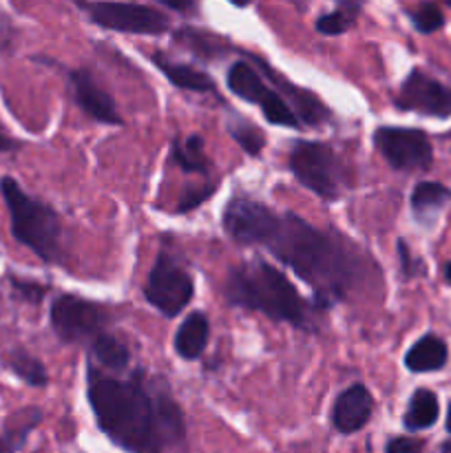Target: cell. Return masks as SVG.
I'll return each mask as SVG.
<instances>
[{
  "instance_id": "obj_2",
  "label": "cell",
  "mask_w": 451,
  "mask_h": 453,
  "mask_svg": "<svg viewBox=\"0 0 451 453\" xmlns=\"http://www.w3.org/2000/svg\"><path fill=\"white\" fill-rule=\"evenodd\" d=\"M133 372L128 379L87 363V398L100 432L128 453H164L186 441V418L168 388Z\"/></svg>"
},
{
  "instance_id": "obj_24",
  "label": "cell",
  "mask_w": 451,
  "mask_h": 453,
  "mask_svg": "<svg viewBox=\"0 0 451 453\" xmlns=\"http://www.w3.org/2000/svg\"><path fill=\"white\" fill-rule=\"evenodd\" d=\"M40 418H42V414H40V410H35V407H27L25 410V420H22L20 425H7V438H4V447H7L9 451L18 449V447L25 442L27 434L31 432V429L35 427V425L40 423Z\"/></svg>"
},
{
  "instance_id": "obj_23",
  "label": "cell",
  "mask_w": 451,
  "mask_h": 453,
  "mask_svg": "<svg viewBox=\"0 0 451 453\" xmlns=\"http://www.w3.org/2000/svg\"><path fill=\"white\" fill-rule=\"evenodd\" d=\"M228 133L248 155H252V157H256V155L265 149V133L259 131V128L252 122H248V119L228 122Z\"/></svg>"
},
{
  "instance_id": "obj_11",
  "label": "cell",
  "mask_w": 451,
  "mask_h": 453,
  "mask_svg": "<svg viewBox=\"0 0 451 453\" xmlns=\"http://www.w3.org/2000/svg\"><path fill=\"white\" fill-rule=\"evenodd\" d=\"M394 104L401 111L429 115V118H449L451 115V88L433 80L423 69H411L402 80Z\"/></svg>"
},
{
  "instance_id": "obj_12",
  "label": "cell",
  "mask_w": 451,
  "mask_h": 453,
  "mask_svg": "<svg viewBox=\"0 0 451 453\" xmlns=\"http://www.w3.org/2000/svg\"><path fill=\"white\" fill-rule=\"evenodd\" d=\"M71 88H73L75 104L84 111L91 119L109 127H122L124 119L118 113L115 100L93 80L88 69H73L69 73Z\"/></svg>"
},
{
  "instance_id": "obj_34",
  "label": "cell",
  "mask_w": 451,
  "mask_h": 453,
  "mask_svg": "<svg viewBox=\"0 0 451 453\" xmlns=\"http://www.w3.org/2000/svg\"><path fill=\"white\" fill-rule=\"evenodd\" d=\"M447 432L451 434V405H449V414H447Z\"/></svg>"
},
{
  "instance_id": "obj_25",
  "label": "cell",
  "mask_w": 451,
  "mask_h": 453,
  "mask_svg": "<svg viewBox=\"0 0 451 453\" xmlns=\"http://www.w3.org/2000/svg\"><path fill=\"white\" fill-rule=\"evenodd\" d=\"M411 22H414L416 31L429 35L433 31L442 29L445 27V16H442L440 7L438 4H420L414 13H411Z\"/></svg>"
},
{
  "instance_id": "obj_7",
  "label": "cell",
  "mask_w": 451,
  "mask_h": 453,
  "mask_svg": "<svg viewBox=\"0 0 451 453\" xmlns=\"http://www.w3.org/2000/svg\"><path fill=\"white\" fill-rule=\"evenodd\" d=\"M144 296L157 312L175 319L188 308L195 296V281L168 252H159L144 286Z\"/></svg>"
},
{
  "instance_id": "obj_9",
  "label": "cell",
  "mask_w": 451,
  "mask_h": 453,
  "mask_svg": "<svg viewBox=\"0 0 451 453\" xmlns=\"http://www.w3.org/2000/svg\"><path fill=\"white\" fill-rule=\"evenodd\" d=\"M51 327L62 343H84L104 332L109 314L96 301L78 295H60L49 310Z\"/></svg>"
},
{
  "instance_id": "obj_31",
  "label": "cell",
  "mask_w": 451,
  "mask_h": 453,
  "mask_svg": "<svg viewBox=\"0 0 451 453\" xmlns=\"http://www.w3.org/2000/svg\"><path fill=\"white\" fill-rule=\"evenodd\" d=\"M18 142L13 137H9L7 133L0 131V153H9V150H16Z\"/></svg>"
},
{
  "instance_id": "obj_36",
  "label": "cell",
  "mask_w": 451,
  "mask_h": 453,
  "mask_svg": "<svg viewBox=\"0 0 451 453\" xmlns=\"http://www.w3.org/2000/svg\"><path fill=\"white\" fill-rule=\"evenodd\" d=\"M449 7H451V0H449Z\"/></svg>"
},
{
  "instance_id": "obj_13",
  "label": "cell",
  "mask_w": 451,
  "mask_h": 453,
  "mask_svg": "<svg viewBox=\"0 0 451 453\" xmlns=\"http://www.w3.org/2000/svg\"><path fill=\"white\" fill-rule=\"evenodd\" d=\"M374 396L367 385H349L336 396L334 407H332V425L336 432L345 434V436L361 432L374 416Z\"/></svg>"
},
{
  "instance_id": "obj_3",
  "label": "cell",
  "mask_w": 451,
  "mask_h": 453,
  "mask_svg": "<svg viewBox=\"0 0 451 453\" xmlns=\"http://www.w3.org/2000/svg\"><path fill=\"white\" fill-rule=\"evenodd\" d=\"M224 296L230 305L261 312L303 332L317 330L318 308L303 299L294 283L264 259L243 261L226 277Z\"/></svg>"
},
{
  "instance_id": "obj_29",
  "label": "cell",
  "mask_w": 451,
  "mask_h": 453,
  "mask_svg": "<svg viewBox=\"0 0 451 453\" xmlns=\"http://www.w3.org/2000/svg\"><path fill=\"white\" fill-rule=\"evenodd\" d=\"M424 442L418 438L409 436H396L387 442V453H423Z\"/></svg>"
},
{
  "instance_id": "obj_18",
  "label": "cell",
  "mask_w": 451,
  "mask_h": 453,
  "mask_svg": "<svg viewBox=\"0 0 451 453\" xmlns=\"http://www.w3.org/2000/svg\"><path fill=\"white\" fill-rule=\"evenodd\" d=\"M171 159L181 168L184 173H197V175H208L210 171V159H208L206 149H203L202 135H188V137H175L171 142Z\"/></svg>"
},
{
  "instance_id": "obj_30",
  "label": "cell",
  "mask_w": 451,
  "mask_h": 453,
  "mask_svg": "<svg viewBox=\"0 0 451 453\" xmlns=\"http://www.w3.org/2000/svg\"><path fill=\"white\" fill-rule=\"evenodd\" d=\"M159 4L166 9H172V12H190V9H197V4L186 0V3H180V0H159Z\"/></svg>"
},
{
  "instance_id": "obj_21",
  "label": "cell",
  "mask_w": 451,
  "mask_h": 453,
  "mask_svg": "<svg viewBox=\"0 0 451 453\" xmlns=\"http://www.w3.org/2000/svg\"><path fill=\"white\" fill-rule=\"evenodd\" d=\"M4 365L29 388H47L49 385V372L40 358L29 354L22 348H13L11 352L4 357Z\"/></svg>"
},
{
  "instance_id": "obj_16",
  "label": "cell",
  "mask_w": 451,
  "mask_h": 453,
  "mask_svg": "<svg viewBox=\"0 0 451 453\" xmlns=\"http://www.w3.org/2000/svg\"><path fill=\"white\" fill-rule=\"evenodd\" d=\"M447 343L436 334H424L405 354V367L414 374L438 372L447 365Z\"/></svg>"
},
{
  "instance_id": "obj_32",
  "label": "cell",
  "mask_w": 451,
  "mask_h": 453,
  "mask_svg": "<svg viewBox=\"0 0 451 453\" xmlns=\"http://www.w3.org/2000/svg\"><path fill=\"white\" fill-rule=\"evenodd\" d=\"M440 453H451V441H447L445 445H442V449H440Z\"/></svg>"
},
{
  "instance_id": "obj_6",
  "label": "cell",
  "mask_w": 451,
  "mask_h": 453,
  "mask_svg": "<svg viewBox=\"0 0 451 453\" xmlns=\"http://www.w3.org/2000/svg\"><path fill=\"white\" fill-rule=\"evenodd\" d=\"M226 84H228L230 93L237 97H241L243 102H250L256 104L264 113V118L268 119L274 127H286V128H301L299 115L294 113L290 102L277 93L274 88H270L265 84V80L261 78L259 71L252 65H248L246 60H237L230 65L228 73H226Z\"/></svg>"
},
{
  "instance_id": "obj_20",
  "label": "cell",
  "mask_w": 451,
  "mask_h": 453,
  "mask_svg": "<svg viewBox=\"0 0 451 453\" xmlns=\"http://www.w3.org/2000/svg\"><path fill=\"white\" fill-rule=\"evenodd\" d=\"M440 407H438V396L427 388H418L411 394L409 407H407L405 416H402V425L409 432H420V429H429L436 425Z\"/></svg>"
},
{
  "instance_id": "obj_22",
  "label": "cell",
  "mask_w": 451,
  "mask_h": 453,
  "mask_svg": "<svg viewBox=\"0 0 451 453\" xmlns=\"http://www.w3.org/2000/svg\"><path fill=\"white\" fill-rule=\"evenodd\" d=\"M363 4L361 3H340L339 7L332 9V12L321 13L317 18V31L323 35H340L354 27L356 18L361 16Z\"/></svg>"
},
{
  "instance_id": "obj_33",
  "label": "cell",
  "mask_w": 451,
  "mask_h": 453,
  "mask_svg": "<svg viewBox=\"0 0 451 453\" xmlns=\"http://www.w3.org/2000/svg\"><path fill=\"white\" fill-rule=\"evenodd\" d=\"M445 279L451 283V264H447V268H445Z\"/></svg>"
},
{
  "instance_id": "obj_10",
  "label": "cell",
  "mask_w": 451,
  "mask_h": 453,
  "mask_svg": "<svg viewBox=\"0 0 451 453\" xmlns=\"http://www.w3.org/2000/svg\"><path fill=\"white\" fill-rule=\"evenodd\" d=\"M374 146L394 171H427L433 162L432 142L418 128L378 127L374 131Z\"/></svg>"
},
{
  "instance_id": "obj_17",
  "label": "cell",
  "mask_w": 451,
  "mask_h": 453,
  "mask_svg": "<svg viewBox=\"0 0 451 453\" xmlns=\"http://www.w3.org/2000/svg\"><path fill=\"white\" fill-rule=\"evenodd\" d=\"M451 202V190L438 181H420L411 190V211L416 219L432 221Z\"/></svg>"
},
{
  "instance_id": "obj_14",
  "label": "cell",
  "mask_w": 451,
  "mask_h": 453,
  "mask_svg": "<svg viewBox=\"0 0 451 453\" xmlns=\"http://www.w3.org/2000/svg\"><path fill=\"white\" fill-rule=\"evenodd\" d=\"M210 339V321L203 312H190L177 327L172 348L181 361H197L206 352Z\"/></svg>"
},
{
  "instance_id": "obj_27",
  "label": "cell",
  "mask_w": 451,
  "mask_h": 453,
  "mask_svg": "<svg viewBox=\"0 0 451 453\" xmlns=\"http://www.w3.org/2000/svg\"><path fill=\"white\" fill-rule=\"evenodd\" d=\"M217 190V184H203V186H197V188H186L184 195H181L180 203H177V212L180 215H184V212H190L195 211V208L202 206L203 202H208V199L215 195Z\"/></svg>"
},
{
  "instance_id": "obj_5",
  "label": "cell",
  "mask_w": 451,
  "mask_h": 453,
  "mask_svg": "<svg viewBox=\"0 0 451 453\" xmlns=\"http://www.w3.org/2000/svg\"><path fill=\"white\" fill-rule=\"evenodd\" d=\"M287 166L296 181L317 197L339 202L343 195V166L339 155L325 142H294L287 155Z\"/></svg>"
},
{
  "instance_id": "obj_8",
  "label": "cell",
  "mask_w": 451,
  "mask_h": 453,
  "mask_svg": "<svg viewBox=\"0 0 451 453\" xmlns=\"http://www.w3.org/2000/svg\"><path fill=\"white\" fill-rule=\"evenodd\" d=\"M93 25L135 35H162L171 29V18L157 7L137 3H75Z\"/></svg>"
},
{
  "instance_id": "obj_4",
  "label": "cell",
  "mask_w": 451,
  "mask_h": 453,
  "mask_svg": "<svg viewBox=\"0 0 451 453\" xmlns=\"http://www.w3.org/2000/svg\"><path fill=\"white\" fill-rule=\"evenodd\" d=\"M0 195L11 219V234L44 264H62V221L49 203L31 197L13 177L0 180Z\"/></svg>"
},
{
  "instance_id": "obj_1",
  "label": "cell",
  "mask_w": 451,
  "mask_h": 453,
  "mask_svg": "<svg viewBox=\"0 0 451 453\" xmlns=\"http://www.w3.org/2000/svg\"><path fill=\"white\" fill-rule=\"evenodd\" d=\"M226 234L239 246H261L314 290L318 312L345 301L363 281L365 265L352 243L318 230L294 212H274L265 203L234 195L221 217Z\"/></svg>"
},
{
  "instance_id": "obj_19",
  "label": "cell",
  "mask_w": 451,
  "mask_h": 453,
  "mask_svg": "<svg viewBox=\"0 0 451 453\" xmlns=\"http://www.w3.org/2000/svg\"><path fill=\"white\" fill-rule=\"evenodd\" d=\"M91 357L100 363V370L106 372H126L131 365V349L118 336L102 332L91 341Z\"/></svg>"
},
{
  "instance_id": "obj_28",
  "label": "cell",
  "mask_w": 451,
  "mask_h": 453,
  "mask_svg": "<svg viewBox=\"0 0 451 453\" xmlns=\"http://www.w3.org/2000/svg\"><path fill=\"white\" fill-rule=\"evenodd\" d=\"M398 257H401V270H402V277L405 279H414V277H418V274L424 273L423 261L411 257L409 246H407V242H402V239H398Z\"/></svg>"
},
{
  "instance_id": "obj_35",
  "label": "cell",
  "mask_w": 451,
  "mask_h": 453,
  "mask_svg": "<svg viewBox=\"0 0 451 453\" xmlns=\"http://www.w3.org/2000/svg\"><path fill=\"white\" fill-rule=\"evenodd\" d=\"M0 453H9V449H7V447H4L3 441H0Z\"/></svg>"
},
{
  "instance_id": "obj_26",
  "label": "cell",
  "mask_w": 451,
  "mask_h": 453,
  "mask_svg": "<svg viewBox=\"0 0 451 453\" xmlns=\"http://www.w3.org/2000/svg\"><path fill=\"white\" fill-rule=\"evenodd\" d=\"M9 286H11L13 295L18 296L25 303H42L44 295H47V286L38 281H29V279H18V277H9Z\"/></svg>"
},
{
  "instance_id": "obj_15",
  "label": "cell",
  "mask_w": 451,
  "mask_h": 453,
  "mask_svg": "<svg viewBox=\"0 0 451 453\" xmlns=\"http://www.w3.org/2000/svg\"><path fill=\"white\" fill-rule=\"evenodd\" d=\"M150 60H153V65L162 71L164 78H166L168 82L184 88V91H193V93L215 91V80H212L208 73H203V71H199L197 66L184 65V62H172L168 60V58H164L162 53H153Z\"/></svg>"
}]
</instances>
